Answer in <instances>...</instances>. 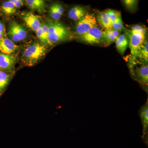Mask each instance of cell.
Returning a JSON list of instances; mask_svg holds the SVG:
<instances>
[{
    "label": "cell",
    "instance_id": "1",
    "mask_svg": "<svg viewBox=\"0 0 148 148\" xmlns=\"http://www.w3.org/2000/svg\"><path fill=\"white\" fill-rule=\"evenodd\" d=\"M46 24L48 28L49 45L66 41L73 38V34L69 28L58 21L49 20Z\"/></svg>",
    "mask_w": 148,
    "mask_h": 148
},
{
    "label": "cell",
    "instance_id": "2",
    "mask_svg": "<svg viewBox=\"0 0 148 148\" xmlns=\"http://www.w3.org/2000/svg\"><path fill=\"white\" fill-rule=\"evenodd\" d=\"M47 52V46L42 43H34L27 47L24 51L21 61L25 66H34L45 56Z\"/></svg>",
    "mask_w": 148,
    "mask_h": 148
},
{
    "label": "cell",
    "instance_id": "3",
    "mask_svg": "<svg viewBox=\"0 0 148 148\" xmlns=\"http://www.w3.org/2000/svg\"><path fill=\"white\" fill-rule=\"evenodd\" d=\"M128 35L130 40V47L133 62L136 59L138 52L146 40V34L140 33L131 29L128 31Z\"/></svg>",
    "mask_w": 148,
    "mask_h": 148
},
{
    "label": "cell",
    "instance_id": "4",
    "mask_svg": "<svg viewBox=\"0 0 148 148\" xmlns=\"http://www.w3.org/2000/svg\"><path fill=\"white\" fill-rule=\"evenodd\" d=\"M96 27H98V24L95 15L87 12L83 17L77 22L76 33L79 36L84 34L91 28Z\"/></svg>",
    "mask_w": 148,
    "mask_h": 148
},
{
    "label": "cell",
    "instance_id": "5",
    "mask_svg": "<svg viewBox=\"0 0 148 148\" xmlns=\"http://www.w3.org/2000/svg\"><path fill=\"white\" fill-rule=\"evenodd\" d=\"M79 38L81 40L89 44H100L104 42L103 31L98 27L91 28Z\"/></svg>",
    "mask_w": 148,
    "mask_h": 148
},
{
    "label": "cell",
    "instance_id": "6",
    "mask_svg": "<svg viewBox=\"0 0 148 148\" xmlns=\"http://www.w3.org/2000/svg\"><path fill=\"white\" fill-rule=\"evenodd\" d=\"M8 35L12 41L18 42L27 38V32L23 26L13 21L9 25Z\"/></svg>",
    "mask_w": 148,
    "mask_h": 148
},
{
    "label": "cell",
    "instance_id": "7",
    "mask_svg": "<svg viewBox=\"0 0 148 148\" xmlns=\"http://www.w3.org/2000/svg\"><path fill=\"white\" fill-rule=\"evenodd\" d=\"M134 79L139 82L145 90L148 91V64H144L137 68L132 74Z\"/></svg>",
    "mask_w": 148,
    "mask_h": 148
},
{
    "label": "cell",
    "instance_id": "8",
    "mask_svg": "<svg viewBox=\"0 0 148 148\" xmlns=\"http://www.w3.org/2000/svg\"><path fill=\"white\" fill-rule=\"evenodd\" d=\"M21 18L28 28L35 32L41 25L39 16L32 12H25L21 14Z\"/></svg>",
    "mask_w": 148,
    "mask_h": 148
},
{
    "label": "cell",
    "instance_id": "9",
    "mask_svg": "<svg viewBox=\"0 0 148 148\" xmlns=\"http://www.w3.org/2000/svg\"><path fill=\"white\" fill-rule=\"evenodd\" d=\"M17 56L13 54H7L0 52V70L10 71L16 64Z\"/></svg>",
    "mask_w": 148,
    "mask_h": 148
},
{
    "label": "cell",
    "instance_id": "10",
    "mask_svg": "<svg viewBox=\"0 0 148 148\" xmlns=\"http://www.w3.org/2000/svg\"><path fill=\"white\" fill-rule=\"evenodd\" d=\"M20 48L19 46L16 45L14 42L8 38L3 37L0 38V51L7 54L14 53Z\"/></svg>",
    "mask_w": 148,
    "mask_h": 148
},
{
    "label": "cell",
    "instance_id": "11",
    "mask_svg": "<svg viewBox=\"0 0 148 148\" xmlns=\"http://www.w3.org/2000/svg\"><path fill=\"white\" fill-rule=\"evenodd\" d=\"M141 123L143 125V137L148 135V100L139 110Z\"/></svg>",
    "mask_w": 148,
    "mask_h": 148
},
{
    "label": "cell",
    "instance_id": "12",
    "mask_svg": "<svg viewBox=\"0 0 148 148\" xmlns=\"http://www.w3.org/2000/svg\"><path fill=\"white\" fill-rule=\"evenodd\" d=\"M25 3L30 9L36 11L40 13L45 12L47 7L46 3L43 0H27Z\"/></svg>",
    "mask_w": 148,
    "mask_h": 148
},
{
    "label": "cell",
    "instance_id": "13",
    "mask_svg": "<svg viewBox=\"0 0 148 148\" xmlns=\"http://www.w3.org/2000/svg\"><path fill=\"white\" fill-rule=\"evenodd\" d=\"M87 12L86 9L84 7L76 5L70 10L68 16L72 20L78 21L83 17Z\"/></svg>",
    "mask_w": 148,
    "mask_h": 148
},
{
    "label": "cell",
    "instance_id": "14",
    "mask_svg": "<svg viewBox=\"0 0 148 148\" xmlns=\"http://www.w3.org/2000/svg\"><path fill=\"white\" fill-rule=\"evenodd\" d=\"M64 11V8L61 4L58 3H55L51 5L49 12L53 20L58 21L63 15Z\"/></svg>",
    "mask_w": 148,
    "mask_h": 148
},
{
    "label": "cell",
    "instance_id": "15",
    "mask_svg": "<svg viewBox=\"0 0 148 148\" xmlns=\"http://www.w3.org/2000/svg\"><path fill=\"white\" fill-rule=\"evenodd\" d=\"M103 33L104 42L107 44L115 42L117 38L120 35V33L118 31L113 29H105L103 31Z\"/></svg>",
    "mask_w": 148,
    "mask_h": 148
},
{
    "label": "cell",
    "instance_id": "16",
    "mask_svg": "<svg viewBox=\"0 0 148 148\" xmlns=\"http://www.w3.org/2000/svg\"><path fill=\"white\" fill-rule=\"evenodd\" d=\"M115 42L116 46L118 51L122 55L124 54L128 45L127 37L124 34H120L116 40Z\"/></svg>",
    "mask_w": 148,
    "mask_h": 148
},
{
    "label": "cell",
    "instance_id": "17",
    "mask_svg": "<svg viewBox=\"0 0 148 148\" xmlns=\"http://www.w3.org/2000/svg\"><path fill=\"white\" fill-rule=\"evenodd\" d=\"M138 58L140 61L144 64H148V42L146 40L140 51L137 54L136 58Z\"/></svg>",
    "mask_w": 148,
    "mask_h": 148
},
{
    "label": "cell",
    "instance_id": "18",
    "mask_svg": "<svg viewBox=\"0 0 148 148\" xmlns=\"http://www.w3.org/2000/svg\"><path fill=\"white\" fill-rule=\"evenodd\" d=\"M98 21L103 28L105 29H112V23L106 11L99 14L98 16Z\"/></svg>",
    "mask_w": 148,
    "mask_h": 148
},
{
    "label": "cell",
    "instance_id": "19",
    "mask_svg": "<svg viewBox=\"0 0 148 148\" xmlns=\"http://www.w3.org/2000/svg\"><path fill=\"white\" fill-rule=\"evenodd\" d=\"M1 9L3 13L7 15H12L16 12V8L10 1H8L3 3Z\"/></svg>",
    "mask_w": 148,
    "mask_h": 148
},
{
    "label": "cell",
    "instance_id": "20",
    "mask_svg": "<svg viewBox=\"0 0 148 148\" xmlns=\"http://www.w3.org/2000/svg\"><path fill=\"white\" fill-rule=\"evenodd\" d=\"M11 77V74L0 71V92L2 91L8 84Z\"/></svg>",
    "mask_w": 148,
    "mask_h": 148
},
{
    "label": "cell",
    "instance_id": "21",
    "mask_svg": "<svg viewBox=\"0 0 148 148\" xmlns=\"http://www.w3.org/2000/svg\"><path fill=\"white\" fill-rule=\"evenodd\" d=\"M106 13L110 20L111 23H113L115 21V20L118 17L120 16H121L120 12L117 11L112 10L108 9L106 11Z\"/></svg>",
    "mask_w": 148,
    "mask_h": 148
},
{
    "label": "cell",
    "instance_id": "22",
    "mask_svg": "<svg viewBox=\"0 0 148 148\" xmlns=\"http://www.w3.org/2000/svg\"><path fill=\"white\" fill-rule=\"evenodd\" d=\"M112 28L120 32L123 29V24L121 16H120L112 23Z\"/></svg>",
    "mask_w": 148,
    "mask_h": 148
},
{
    "label": "cell",
    "instance_id": "23",
    "mask_svg": "<svg viewBox=\"0 0 148 148\" xmlns=\"http://www.w3.org/2000/svg\"><path fill=\"white\" fill-rule=\"evenodd\" d=\"M138 1L136 0H124L123 1L126 8L130 11H134L136 9Z\"/></svg>",
    "mask_w": 148,
    "mask_h": 148
},
{
    "label": "cell",
    "instance_id": "24",
    "mask_svg": "<svg viewBox=\"0 0 148 148\" xmlns=\"http://www.w3.org/2000/svg\"><path fill=\"white\" fill-rule=\"evenodd\" d=\"M41 28L42 29L43 35L45 41L46 45H49L48 28L46 23H45V22L42 23Z\"/></svg>",
    "mask_w": 148,
    "mask_h": 148
},
{
    "label": "cell",
    "instance_id": "25",
    "mask_svg": "<svg viewBox=\"0 0 148 148\" xmlns=\"http://www.w3.org/2000/svg\"><path fill=\"white\" fill-rule=\"evenodd\" d=\"M36 33L37 37H38L39 40L43 44L45 45H46L45 41L43 35L42 29L41 28V25L40 28L38 29V30H37L36 32Z\"/></svg>",
    "mask_w": 148,
    "mask_h": 148
},
{
    "label": "cell",
    "instance_id": "26",
    "mask_svg": "<svg viewBox=\"0 0 148 148\" xmlns=\"http://www.w3.org/2000/svg\"><path fill=\"white\" fill-rule=\"evenodd\" d=\"M10 1L13 4L16 8L21 7L23 5V3H24V1L22 0H10Z\"/></svg>",
    "mask_w": 148,
    "mask_h": 148
},
{
    "label": "cell",
    "instance_id": "27",
    "mask_svg": "<svg viewBox=\"0 0 148 148\" xmlns=\"http://www.w3.org/2000/svg\"><path fill=\"white\" fill-rule=\"evenodd\" d=\"M5 36V27L3 24L0 21V38Z\"/></svg>",
    "mask_w": 148,
    "mask_h": 148
}]
</instances>
